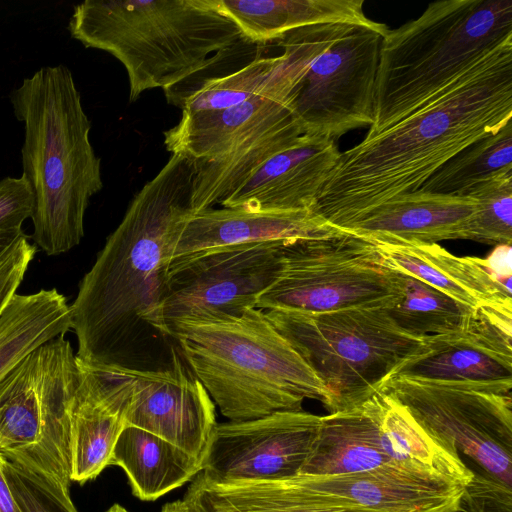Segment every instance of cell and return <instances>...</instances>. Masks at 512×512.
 Returning a JSON list of instances; mask_svg holds the SVG:
<instances>
[{
	"label": "cell",
	"instance_id": "cell-33",
	"mask_svg": "<svg viewBox=\"0 0 512 512\" xmlns=\"http://www.w3.org/2000/svg\"><path fill=\"white\" fill-rule=\"evenodd\" d=\"M467 196L475 199L476 213L463 239L490 245L512 242V175L493 178L472 189Z\"/></svg>",
	"mask_w": 512,
	"mask_h": 512
},
{
	"label": "cell",
	"instance_id": "cell-16",
	"mask_svg": "<svg viewBox=\"0 0 512 512\" xmlns=\"http://www.w3.org/2000/svg\"><path fill=\"white\" fill-rule=\"evenodd\" d=\"M124 369L132 386L126 426L150 432L202 463L217 424L215 404L177 346L166 366Z\"/></svg>",
	"mask_w": 512,
	"mask_h": 512
},
{
	"label": "cell",
	"instance_id": "cell-34",
	"mask_svg": "<svg viewBox=\"0 0 512 512\" xmlns=\"http://www.w3.org/2000/svg\"><path fill=\"white\" fill-rule=\"evenodd\" d=\"M3 466L19 512H78L69 490L6 458Z\"/></svg>",
	"mask_w": 512,
	"mask_h": 512
},
{
	"label": "cell",
	"instance_id": "cell-22",
	"mask_svg": "<svg viewBox=\"0 0 512 512\" xmlns=\"http://www.w3.org/2000/svg\"><path fill=\"white\" fill-rule=\"evenodd\" d=\"M373 243L386 267L472 309L512 307L511 287L492 274L485 259L456 256L437 243Z\"/></svg>",
	"mask_w": 512,
	"mask_h": 512
},
{
	"label": "cell",
	"instance_id": "cell-10",
	"mask_svg": "<svg viewBox=\"0 0 512 512\" xmlns=\"http://www.w3.org/2000/svg\"><path fill=\"white\" fill-rule=\"evenodd\" d=\"M380 390L433 435L512 486L511 388L391 377Z\"/></svg>",
	"mask_w": 512,
	"mask_h": 512
},
{
	"label": "cell",
	"instance_id": "cell-35",
	"mask_svg": "<svg viewBox=\"0 0 512 512\" xmlns=\"http://www.w3.org/2000/svg\"><path fill=\"white\" fill-rule=\"evenodd\" d=\"M459 512H512V486L482 470L464 486Z\"/></svg>",
	"mask_w": 512,
	"mask_h": 512
},
{
	"label": "cell",
	"instance_id": "cell-31",
	"mask_svg": "<svg viewBox=\"0 0 512 512\" xmlns=\"http://www.w3.org/2000/svg\"><path fill=\"white\" fill-rule=\"evenodd\" d=\"M401 297L388 313L403 331L427 337L458 329L472 308L438 289L401 274Z\"/></svg>",
	"mask_w": 512,
	"mask_h": 512
},
{
	"label": "cell",
	"instance_id": "cell-7",
	"mask_svg": "<svg viewBox=\"0 0 512 512\" xmlns=\"http://www.w3.org/2000/svg\"><path fill=\"white\" fill-rule=\"evenodd\" d=\"M265 314L323 383L329 413L370 399L426 338L399 328L387 308L323 313L273 309Z\"/></svg>",
	"mask_w": 512,
	"mask_h": 512
},
{
	"label": "cell",
	"instance_id": "cell-24",
	"mask_svg": "<svg viewBox=\"0 0 512 512\" xmlns=\"http://www.w3.org/2000/svg\"><path fill=\"white\" fill-rule=\"evenodd\" d=\"M243 38L265 44L315 24L347 23L372 28L384 36L389 28L368 18L363 0H220Z\"/></svg>",
	"mask_w": 512,
	"mask_h": 512
},
{
	"label": "cell",
	"instance_id": "cell-15",
	"mask_svg": "<svg viewBox=\"0 0 512 512\" xmlns=\"http://www.w3.org/2000/svg\"><path fill=\"white\" fill-rule=\"evenodd\" d=\"M391 377L512 389V307L472 309L458 329L427 336L392 370Z\"/></svg>",
	"mask_w": 512,
	"mask_h": 512
},
{
	"label": "cell",
	"instance_id": "cell-11",
	"mask_svg": "<svg viewBox=\"0 0 512 512\" xmlns=\"http://www.w3.org/2000/svg\"><path fill=\"white\" fill-rule=\"evenodd\" d=\"M383 37L352 24L313 57L292 93V116L302 135L335 140L372 126Z\"/></svg>",
	"mask_w": 512,
	"mask_h": 512
},
{
	"label": "cell",
	"instance_id": "cell-23",
	"mask_svg": "<svg viewBox=\"0 0 512 512\" xmlns=\"http://www.w3.org/2000/svg\"><path fill=\"white\" fill-rule=\"evenodd\" d=\"M391 463L380 437L375 395L362 405L321 416L314 448L299 475L336 476Z\"/></svg>",
	"mask_w": 512,
	"mask_h": 512
},
{
	"label": "cell",
	"instance_id": "cell-12",
	"mask_svg": "<svg viewBox=\"0 0 512 512\" xmlns=\"http://www.w3.org/2000/svg\"><path fill=\"white\" fill-rule=\"evenodd\" d=\"M276 42L283 52L259 93L223 110L182 114L164 133L167 150L192 160H212L295 123L292 93L318 45L304 30L290 31Z\"/></svg>",
	"mask_w": 512,
	"mask_h": 512
},
{
	"label": "cell",
	"instance_id": "cell-18",
	"mask_svg": "<svg viewBox=\"0 0 512 512\" xmlns=\"http://www.w3.org/2000/svg\"><path fill=\"white\" fill-rule=\"evenodd\" d=\"M340 155L334 139L301 135L265 161L220 205L253 212L314 211Z\"/></svg>",
	"mask_w": 512,
	"mask_h": 512
},
{
	"label": "cell",
	"instance_id": "cell-40",
	"mask_svg": "<svg viewBox=\"0 0 512 512\" xmlns=\"http://www.w3.org/2000/svg\"><path fill=\"white\" fill-rule=\"evenodd\" d=\"M160 512H203L198 504L190 497L184 495L183 499L166 503Z\"/></svg>",
	"mask_w": 512,
	"mask_h": 512
},
{
	"label": "cell",
	"instance_id": "cell-29",
	"mask_svg": "<svg viewBox=\"0 0 512 512\" xmlns=\"http://www.w3.org/2000/svg\"><path fill=\"white\" fill-rule=\"evenodd\" d=\"M301 135L297 124L292 123L243 144L225 156L212 160H193V213L221 204L265 161L290 146Z\"/></svg>",
	"mask_w": 512,
	"mask_h": 512
},
{
	"label": "cell",
	"instance_id": "cell-21",
	"mask_svg": "<svg viewBox=\"0 0 512 512\" xmlns=\"http://www.w3.org/2000/svg\"><path fill=\"white\" fill-rule=\"evenodd\" d=\"M476 209V201L470 196L416 190L376 205L340 230L384 243L463 239Z\"/></svg>",
	"mask_w": 512,
	"mask_h": 512
},
{
	"label": "cell",
	"instance_id": "cell-28",
	"mask_svg": "<svg viewBox=\"0 0 512 512\" xmlns=\"http://www.w3.org/2000/svg\"><path fill=\"white\" fill-rule=\"evenodd\" d=\"M70 329V306L57 289L15 293L0 312V382L32 351Z\"/></svg>",
	"mask_w": 512,
	"mask_h": 512
},
{
	"label": "cell",
	"instance_id": "cell-4",
	"mask_svg": "<svg viewBox=\"0 0 512 512\" xmlns=\"http://www.w3.org/2000/svg\"><path fill=\"white\" fill-rule=\"evenodd\" d=\"M68 30L121 62L130 102L188 82L246 41L220 0H87L74 6Z\"/></svg>",
	"mask_w": 512,
	"mask_h": 512
},
{
	"label": "cell",
	"instance_id": "cell-41",
	"mask_svg": "<svg viewBox=\"0 0 512 512\" xmlns=\"http://www.w3.org/2000/svg\"><path fill=\"white\" fill-rule=\"evenodd\" d=\"M25 235L22 229L0 231V260L10 248Z\"/></svg>",
	"mask_w": 512,
	"mask_h": 512
},
{
	"label": "cell",
	"instance_id": "cell-19",
	"mask_svg": "<svg viewBox=\"0 0 512 512\" xmlns=\"http://www.w3.org/2000/svg\"><path fill=\"white\" fill-rule=\"evenodd\" d=\"M338 232L340 230L313 210L253 212L238 208H209L190 213L179 221L168 267L219 247Z\"/></svg>",
	"mask_w": 512,
	"mask_h": 512
},
{
	"label": "cell",
	"instance_id": "cell-36",
	"mask_svg": "<svg viewBox=\"0 0 512 512\" xmlns=\"http://www.w3.org/2000/svg\"><path fill=\"white\" fill-rule=\"evenodd\" d=\"M33 213V196L24 176L0 180V231L22 229Z\"/></svg>",
	"mask_w": 512,
	"mask_h": 512
},
{
	"label": "cell",
	"instance_id": "cell-14",
	"mask_svg": "<svg viewBox=\"0 0 512 512\" xmlns=\"http://www.w3.org/2000/svg\"><path fill=\"white\" fill-rule=\"evenodd\" d=\"M320 425L321 416L303 410L217 423L198 475L212 484L296 477L314 448Z\"/></svg>",
	"mask_w": 512,
	"mask_h": 512
},
{
	"label": "cell",
	"instance_id": "cell-17",
	"mask_svg": "<svg viewBox=\"0 0 512 512\" xmlns=\"http://www.w3.org/2000/svg\"><path fill=\"white\" fill-rule=\"evenodd\" d=\"M76 359L79 384L71 414L69 465L71 482L82 485L110 466L126 427L132 386L124 368Z\"/></svg>",
	"mask_w": 512,
	"mask_h": 512
},
{
	"label": "cell",
	"instance_id": "cell-39",
	"mask_svg": "<svg viewBox=\"0 0 512 512\" xmlns=\"http://www.w3.org/2000/svg\"><path fill=\"white\" fill-rule=\"evenodd\" d=\"M4 457L0 454V512H19L4 471Z\"/></svg>",
	"mask_w": 512,
	"mask_h": 512
},
{
	"label": "cell",
	"instance_id": "cell-20",
	"mask_svg": "<svg viewBox=\"0 0 512 512\" xmlns=\"http://www.w3.org/2000/svg\"><path fill=\"white\" fill-rule=\"evenodd\" d=\"M304 487L371 512H459L464 485L394 463L352 474L294 477Z\"/></svg>",
	"mask_w": 512,
	"mask_h": 512
},
{
	"label": "cell",
	"instance_id": "cell-32",
	"mask_svg": "<svg viewBox=\"0 0 512 512\" xmlns=\"http://www.w3.org/2000/svg\"><path fill=\"white\" fill-rule=\"evenodd\" d=\"M279 56L260 57L222 76L206 79L178 104L182 114L212 112L237 105L259 93L268 83Z\"/></svg>",
	"mask_w": 512,
	"mask_h": 512
},
{
	"label": "cell",
	"instance_id": "cell-3",
	"mask_svg": "<svg viewBox=\"0 0 512 512\" xmlns=\"http://www.w3.org/2000/svg\"><path fill=\"white\" fill-rule=\"evenodd\" d=\"M24 124L22 169L33 196L35 244L47 255L77 246L90 198L103 188L101 160L72 72L64 65L37 70L10 93Z\"/></svg>",
	"mask_w": 512,
	"mask_h": 512
},
{
	"label": "cell",
	"instance_id": "cell-38",
	"mask_svg": "<svg viewBox=\"0 0 512 512\" xmlns=\"http://www.w3.org/2000/svg\"><path fill=\"white\" fill-rule=\"evenodd\" d=\"M492 274L507 286L511 287V245H498L485 258Z\"/></svg>",
	"mask_w": 512,
	"mask_h": 512
},
{
	"label": "cell",
	"instance_id": "cell-37",
	"mask_svg": "<svg viewBox=\"0 0 512 512\" xmlns=\"http://www.w3.org/2000/svg\"><path fill=\"white\" fill-rule=\"evenodd\" d=\"M35 252L36 246L24 235L0 260V312L16 293Z\"/></svg>",
	"mask_w": 512,
	"mask_h": 512
},
{
	"label": "cell",
	"instance_id": "cell-25",
	"mask_svg": "<svg viewBox=\"0 0 512 512\" xmlns=\"http://www.w3.org/2000/svg\"><path fill=\"white\" fill-rule=\"evenodd\" d=\"M382 447L391 462L448 482L466 485L473 477L458 450L421 426L401 403L375 394Z\"/></svg>",
	"mask_w": 512,
	"mask_h": 512
},
{
	"label": "cell",
	"instance_id": "cell-6",
	"mask_svg": "<svg viewBox=\"0 0 512 512\" xmlns=\"http://www.w3.org/2000/svg\"><path fill=\"white\" fill-rule=\"evenodd\" d=\"M512 41V0H444L382 38L374 122L381 132L432 102Z\"/></svg>",
	"mask_w": 512,
	"mask_h": 512
},
{
	"label": "cell",
	"instance_id": "cell-27",
	"mask_svg": "<svg viewBox=\"0 0 512 512\" xmlns=\"http://www.w3.org/2000/svg\"><path fill=\"white\" fill-rule=\"evenodd\" d=\"M110 465L124 470L133 495L143 501L162 497L202 470V463L182 449L128 425L118 437Z\"/></svg>",
	"mask_w": 512,
	"mask_h": 512
},
{
	"label": "cell",
	"instance_id": "cell-1",
	"mask_svg": "<svg viewBox=\"0 0 512 512\" xmlns=\"http://www.w3.org/2000/svg\"><path fill=\"white\" fill-rule=\"evenodd\" d=\"M194 175L192 159L172 154L107 238L70 306L77 358L133 370L170 363L160 307L178 223L193 213Z\"/></svg>",
	"mask_w": 512,
	"mask_h": 512
},
{
	"label": "cell",
	"instance_id": "cell-30",
	"mask_svg": "<svg viewBox=\"0 0 512 512\" xmlns=\"http://www.w3.org/2000/svg\"><path fill=\"white\" fill-rule=\"evenodd\" d=\"M504 175H512V119L454 155L418 190L467 196L478 185Z\"/></svg>",
	"mask_w": 512,
	"mask_h": 512
},
{
	"label": "cell",
	"instance_id": "cell-26",
	"mask_svg": "<svg viewBox=\"0 0 512 512\" xmlns=\"http://www.w3.org/2000/svg\"><path fill=\"white\" fill-rule=\"evenodd\" d=\"M186 496L203 512H371L310 490L296 479L212 484L199 475Z\"/></svg>",
	"mask_w": 512,
	"mask_h": 512
},
{
	"label": "cell",
	"instance_id": "cell-9",
	"mask_svg": "<svg viewBox=\"0 0 512 512\" xmlns=\"http://www.w3.org/2000/svg\"><path fill=\"white\" fill-rule=\"evenodd\" d=\"M401 291V273L383 264L375 244L340 230L284 241L280 272L256 308L308 313L388 309Z\"/></svg>",
	"mask_w": 512,
	"mask_h": 512
},
{
	"label": "cell",
	"instance_id": "cell-5",
	"mask_svg": "<svg viewBox=\"0 0 512 512\" xmlns=\"http://www.w3.org/2000/svg\"><path fill=\"white\" fill-rule=\"evenodd\" d=\"M166 334L228 421L302 410L305 399L326 400L323 383L262 309L180 319L167 325Z\"/></svg>",
	"mask_w": 512,
	"mask_h": 512
},
{
	"label": "cell",
	"instance_id": "cell-13",
	"mask_svg": "<svg viewBox=\"0 0 512 512\" xmlns=\"http://www.w3.org/2000/svg\"><path fill=\"white\" fill-rule=\"evenodd\" d=\"M283 243L219 247L169 266L160 307L165 334L180 319L237 317L256 308L280 272Z\"/></svg>",
	"mask_w": 512,
	"mask_h": 512
},
{
	"label": "cell",
	"instance_id": "cell-2",
	"mask_svg": "<svg viewBox=\"0 0 512 512\" xmlns=\"http://www.w3.org/2000/svg\"><path fill=\"white\" fill-rule=\"evenodd\" d=\"M512 119V41L432 102L341 152L314 212L340 230L394 196L414 192L444 163Z\"/></svg>",
	"mask_w": 512,
	"mask_h": 512
},
{
	"label": "cell",
	"instance_id": "cell-8",
	"mask_svg": "<svg viewBox=\"0 0 512 512\" xmlns=\"http://www.w3.org/2000/svg\"><path fill=\"white\" fill-rule=\"evenodd\" d=\"M78 384L76 355L64 335L32 351L0 382V454L66 490Z\"/></svg>",
	"mask_w": 512,
	"mask_h": 512
}]
</instances>
